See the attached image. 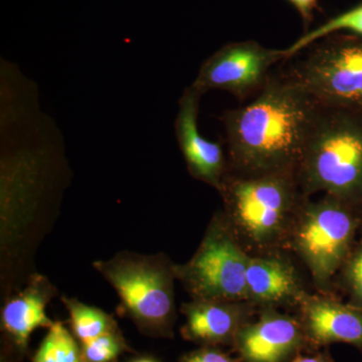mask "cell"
I'll list each match as a JSON object with an SVG mask.
<instances>
[{"instance_id":"6da1fadb","label":"cell","mask_w":362,"mask_h":362,"mask_svg":"<svg viewBox=\"0 0 362 362\" xmlns=\"http://www.w3.org/2000/svg\"><path fill=\"white\" fill-rule=\"evenodd\" d=\"M320 104L272 74L251 103L221 116L230 173H296Z\"/></svg>"},{"instance_id":"7a4b0ae2","label":"cell","mask_w":362,"mask_h":362,"mask_svg":"<svg viewBox=\"0 0 362 362\" xmlns=\"http://www.w3.org/2000/svg\"><path fill=\"white\" fill-rule=\"evenodd\" d=\"M223 216L247 254L286 250L305 197L296 173H228L220 192Z\"/></svg>"},{"instance_id":"3957f363","label":"cell","mask_w":362,"mask_h":362,"mask_svg":"<svg viewBox=\"0 0 362 362\" xmlns=\"http://www.w3.org/2000/svg\"><path fill=\"white\" fill-rule=\"evenodd\" d=\"M296 175L305 197L324 192L362 211V110L320 105Z\"/></svg>"},{"instance_id":"277c9868","label":"cell","mask_w":362,"mask_h":362,"mask_svg":"<svg viewBox=\"0 0 362 362\" xmlns=\"http://www.w3.org/2000/svg\"><path fill=\"white\" fill-rule=\"evenodd\" d=\"M362 226V211L330 194L305 201L286 250L304 265L315 292L337 296L338 272Z\"/></svg>"},{"instance_id":"5b68a950","label":"cell","mask_w":362,"mask_h":362,"mask_svg":"<svg viewBox=\"0 0 362 362\" xmlns=\"http://www.w3.org/2000/svg\"><path fill=\"white\" fill-rule=\"evenodd\" d=\"M284 63L279 74L319 104L362 110V37L328 35Z\"/></svg>"},{"instance_id":"8992f818","label":"cell","mask_w":362,"mask_h":362,"mask_svg":"<svg viewBox=\"0 0 362 362\" xmlns=\"http://www.w3.org/2000/svg\"><path fill=\"white\" fill-rule=\"evenodd\" d=\"M120 297L123 310L140 329L170 334L176 319L175 275L165 257L119 254L94 263Z\"/></svg>"},{"instance_id":"52a82bcc","label":"cell","mask_w":362,"mask_h":362,"mask_svg":"<svg viewBox=\"0 0 362 362\" xmlns=\"http://www.w3.org/2000/svg\"><path fill=\"white\" fill-rule=\"evenodd\" d=\"M249 258L218 211L194 256L182 265H173V271L192 299L247 301Z\"/></svg>"},{"instance_id":"ba28073f","label":"cell","mask_w":362,"mask_h":362,"mask_svg":"<svg viewBox=\"0 0 362 362\" xmlns=\"http://www.w3.org/2000/svg\"><path fill=\"white\" fill-rule=\"evenodd\" d=\"M286 59L285 49H268L255 40L228 42L204 62L190 86L202 96L221 90L245 101L263 90L272 68Z\"/></svg>"},{"instance_id":"9c48e42d","label":"cell","mask_w":362,"mask_h":362,"mask_svg":"<svg viewBox=\"0 0 362 362\" xmlns=\"http://www.w3.org/2000/svg\"><path fill=\"white\" fill-rule=\"evenodd\" d=\"M243 362H290L312 352L296 314L259 308L235 338L233 346Z\"/></svg>"},{"instance_id":"30bf717a","label":"cell","mask_w":362,"mask_h":362,"mask_svg":"<svg viewBox=\"0 0 362 362\" xmlns=\"http://www.w3.org/2000/svg\"><path fill=\"white\" fill-rule=\"evenodd\" d=\"M295 259L288 250L250 255L247 270V302L258 309L296 311L312 292L307 287Z\"/></svg>"},{"instance_id":"8fae6325","label":"cell","mask_w":362,"mask_h":362,"mask_svg":"<svg viewBox=\"0 0 362 362\" xmlns=\"http://www.w3.org/2000/svg\"><path fill=\"white\" fill-rule=\"evenodd\" d=\"M202 97L192 86L183 92L175 122L176 139L190 175L220 192L230 173L228 154L221 142L209 141L199 132Z\"/></svg>"},{"instance_id":"7c38bea8","label":"cell","mask_w":362,"mask_h":362,"mask_svg":"<svg viewBox=\"0 0 362 362\" xmlns=\"http://www.w3.org/2000/svg\"><path fill=\"white\" fill-rule=\"evenodd\" d=\"M312 351L346 343L362 354V308L312 292L295 311Z\"/></svg>"},{"instance_id":"4fadbf2b","label":"cell","mask_w":362,"mask_h":362,"mask_svg":"<svg viewBox=\"0 0 362 362\" xmlns=\"http://www.w3.org/2000/svg\"><path fill=\"white\" fill-rule=\"evenodd\" d=\"M181 334L202 346H230L240 330L256 316L258 308L247 301L197 300L185 303Z\"/></svg>"},{"instance_id":"5bb4252c","label":"cell","mask_w":362,"mask_h":362,"mask_svg":"<svg viewBox=\"0 0 362 362\" xmlns=\"http://www.w3.org/2000/svg\"><path fill=\"white\" fill-rule=\"evenodd\" d=\"M54 291L47 279L35 276L25 289L7 300L1 312L2 328L20 349H25L33 331L54 324L45 311Z\"/></svg>"},{"instance_id":"9a60e30c","label":"cell","mask_w":362,"mask_h":362,"mask_svg":"<svg viewBox=\"0 0 362 362\" xmlns=\"http://www.w3.org/2000/svg\"><path fill=\"white\" fill-rule=\"evenodd\" d=\"M71 317L74 335L81 342L117 331L116 323L108 314L78 300L64 298Z\"/></svg>"},{"instance_id":"2e32d148","label":"cell","mask_w":362,"mask_h":362,"mask_svg":"<svg viewBox=\"0 0 362 362\" xmlns=\"http://www.w3.org/2000/svg\"><path fill=\"white\" fill-rule=\"evenodd\" d=\"M342 32L362 37V4H357L343 13L333 16L322 25H319L318 28L305 33L294 44L285 49L287 59L296 56L297 54L314 42H318L328 35Z\"/></svg>"},{"instance_id":"e0dca14e","label":"cell","mask_w":362,"mask_h":362,"mask_svg":"<svg viewBox=\"0 0 362 362\" xmlns=\"http://www.w3.org/2000/svg\"><path fill=\"white\" fill-rule=\"evenodd\" d=\"M33 362H84L82 350L63 323L54 322Z\"/></svg>"},{"instance_id":"ac0fdd59","label":"cell","mask_w":362,"mask_h":362,"mask_svg":"<svg viewBox=\"0 0 362 362\" xmlns=\"http://www.w3.org/2000/svg\"><path fill=\"white\" fill-rule=\"evenodd\" d=\"M337 291L346 295L349 304L362 308V226L356 243L338 272Z\"/></svg>"},{"instance_id":"d6986e66","label":"cell","mask_w":362,"mask_h":362,"mask_svg":"<svg viewBox=\"0 0 362 362\" xmlns=\"http://www.w3.org/2000/svg\"><path fill=\"white\" fill-rule=\"evenodd\" d=\"M125 349V342L117 331L81 342L84 362H115Z\"/></svg>"},{"instance_id":"ffe728a7","label":"cell","mask_w":362,"mask_h":362,"mask_svg":"<svg viewBox=\"0 0 362 362\" xmlns=\"http://www.w3.org/2000/svg\"><path fill=\"white\" fill-rule=\"evenodd\" d=\"M181 362H243L239 357L233 358L216 346H202L182 357Z\"/></svg>"},{"instance_id":"44dd1931","label":"cell","mask_w":362,"mask_h":362,"mask_svg":"<svg viewBox=\"0 0 362 362\" xmlns=\"http://www.w3.org/2000/svg\"><path fill=\"white\" fill-rule=\"evenodd\" d=\"M298 11L303 21L305 33L308 32L309 26L314 21L315 11H321L319 0H287Z\"/></svg>"},{"instance_id":"7402d4cb","label":"cell","mask_w":362,"mask_h":362,"mask_svg":"<svg viewBox=\"0 0 362 362\" xmlns=\"http://www.w3.org/2000/svg\"><path fill=\"white\" fill-rule=\"evenodd\" d=\"M290 362H335L329 349H322L316 351L304 352L293 358Z\"/></svg>"},{"instance_id":"603a6c76","label":"cell","mask_w":362,"mask_h":362,"mask_svg":"<svg viewBox=\"0 0 362 362\" xmlns=\"http://www.w3.org/2000/svg\"><path fill=\"white\" fill-rule=\"evenodd\" d=\"M132 362H156V361H152V359H150V358H140V359H137V361H134Z\"/></svg>"}]
</instances>
